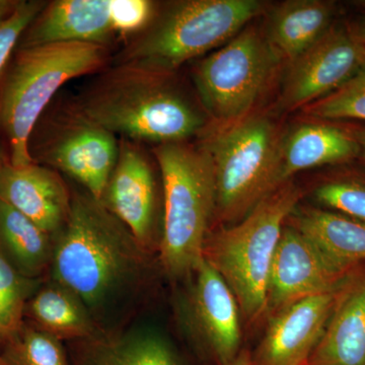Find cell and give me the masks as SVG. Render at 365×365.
Wrapping results in <instances>:
<instances>
[{
    "instance_id": "30",
    "label": "cell",
    "mask_w": 365,
    "mask_h": 365,
    "mask_svg": "<svg viewBox=\"0 0 365 365\" xmlns=\"http://www.w3.org/2000/svg\"><path fill=\"white\" fill-rule=\"evenodd\" d=\"M20 1L21 0H0V24L14 14Z\"/></svg>"
},
{
    "instance_id": "32",
    "label": "cell",
    "mask_w": 365,
    "mask_h": 365,
    "mask_svg": "<svg viewBox=\"0 0 365 365\" xmlns=\"http://www.w3.org/2000/svg\"><path fill=\"white\" fill-rule=\"evenodd\" d=\"M351 135L354 137L356 143L359 145V157L362 163H365V127H359L350 132Z\"/></svg>"
},
{
    "instance_id": "35",
    "label": "cell",
    "mask_w": 365,
    "mask_h": 365,
    "mask_svg": "<svg viewBox=\"0 0 365 365\" xmlns=\"http://www.w3.org/2000/svg\"><path fill=\"white\" fill-rule=\"evenodd\" d=\"M0 365H13L4 356V354H0Z\"/></svg>"
},
{
    "instance_id": "11",
    "label": "cell",
    "mask_w": 365,
    "mask_h": 365,
    "mask_svg": "<svg viewBox=\"0 0 365 365\" xmlns=\"http://www.w3.org/2000/svg\"><path fill=\"white\" fill-rule=\"evenodd\" d=\"M191 277L182 314L197 356L209 365H232L242 350L237 300L222 276L204 260Z\"/></svg>"
},
{
    "instance_id": "5",
    "label": "cell",
    "mask_w": 365,
    "mask_h": 365,
    "mask_svg": "<svg viewBox=\"0 0 365 365\" xmlns=\"http://www.w3.org/2000/svg\"><path fill=\"white\" fill-rule=\"evenodd\" d=\"M265 9L259 0H182L158 7L150 25L124 41L111 64L176 73L237 36Z\"/></svg>"
},
{
    "instance_id": "10",
    "label": "cell",
    "mask_w": 365,
    "mask_h": 365,
    "mask_svg": "<svg viewBox=\"0 0 365 365\" xmlns=\"http://www.w3.org/2000/svg\"><path fill=\"white\" fill-rule=\"evenodd\" d=\"M157 168L144 144L120 138L117 162L100 200L151 255L160 248L163 230Z\"/></svg>"
},
{
    "instance_id": "18",
    "label": "cell",
    "mask_w": 365,
    "mask_h": 365,
    "mask_svg": "<svg viewBox=\"0 0 365 365\" xmlns=\"http://www.w3.org/2000/svg\"><path fill=\"white\" fill-rule=\"evenodd\" d=\"M304 365H365V273L345 287L321 340Z\"/></svg>"
},
{
    "instance_id": "26",
    "label": "cell",
    "mask_w": 365,
    "mask_h": 365,
    "mask_svg": "<svg viewBox=\"0 0 365 365\" xmlns=\"http://www.w3.org/2000/svg\"><path fill=\"white\" fill-rule=\"evenodd\" d=\"M304 109L319 119L365 121V62L339 88Z\"/></svg>"
},
{
    "instance_id": "8",
    "label": "cell",
    "mask_w": 365,
    "mask_h": 365,
    "mask_svg": "<svg viewBox=\"0 0 365 365\" xmlns=\"http://www.w3.org/2000/svg\"><path fill=\"white\" fill-rule=\"evenodd\" d=\"M118 153V137L83 114L71 100L49 106L29 140L33 163L66 175L98 200Z\"/></svg>"
},
{
    "instance_id": "15",
    "label": "cell",
    "mask_w": 365,
    "mask_h": 365,
    "mask_svg": "<svg viewBox=\"0 0 365 365\" xmlns=\"http://www.w3.org/2000/svg\"><path fill=\"white\" fill-rule=\"evenodd\" d=\"M0 199L54 237L68 220L72 191L56 170L9 160L0 170Z\"/></svg>"
},
{
    "instance_id": "33",
    "label": "cell",
    "mask_w": 365,
    "mask_h": 365,
    "mask_svg": "<svg viewBox=\"0 0 365 365\" xmlns=\"http://www.w3.org/2000/svg\"><path fill=\"white\" fill-rule=\"evenodd\" d=\"M232 365H252L251 352L249 350L242 349Z\"/></svg>"
},
{
    "instance_id": "12",
    "label": "cell",
    "mask_w": 365,
    "mask_h": 365,
    "mask_svg": "<svg viewBox=\"0 0 365 365\" xmlns=\"http://www.w3.org/2000/svg\"><path fill=\"white\" fill-rule=\"evenodd\" d=\"M365 62V46L349 26L334 25L289 63L281 93L282 109L294 111L339 88Z\"/></svg>"
},
{
    "instance_id": "9",
    "label": "cell",
    "mask_w": 365,
    "mask_h": 365,
    "mask_svg": "<svg viewBox=\"0 0 365 365\" xmlns=\"http://www.w3.org/2000/svg\"><path fill=\"white\" fill-rule=\"evenodd\" d=\"M280 61L265 34L255 26L242 31L193 69L192 78L204 112L218 127L245 119Z\"/></svg>"
},
{
    "instance_id": "13",
    "label": "cell",
    "mask_w": 365,
    "mask_h": 365,
    "mask_svg": "<svg viewBox=\"0 0 365 365\" xmlns=\"http://www.w3.org/2000/svg\"><path fill=\"white\" fill-rule=\"evenodd\" d=\"M357 270L338 267L299 230L284 225L271 266L266 314L306 297L339 290Z\"/></svg>"
},
{
    "instance_id": "25",
    "label": "cell",
    "mask_w": 365,
    "mask_h": 365,
    "mask_svg": "<svg viewBox=\"0 0 365 365\" xmlns=\"http://www.w3.org/2000/svg\"><path fill=\"white\" fill-rule=\"evenodd\" d=\"M2 354L13 365H71L62 341L26 324Z\"/></svg>"
},
{
    "instance_id": "3",
    "label": "cell",
    "mask_w": 365,
    "mask_h": 365,
    "mask_svg": "<svg viewBox=\"0 0 365 365\" xmlns=\"http://www.w3.org/2000/svg\"><path fill=\"white\" fill-rule=\"evenodd\" d=\"M111 47L93 43H55L14 51L0 81V130L9 163H33L31 134L60 88L72 79L97 74L110 63Z\"/></svg>"
},
{
    "instance_id": "24",
    "label": "cell",
    "mask_w": 365,
    "mask_h": 365,
    "mask_svg": "<svg viewBox=\"0 0 365 365\" xmlns=\"http://www.w3.org/2000/svg\"><path fill=\"white\" fill-rule=\"evenodd\" d=\"M39 281L21 275L0 250V345L4 348L23 330L26 306Z\"/></svg>"
},
{
    "instance_id": "23",
    "label": "cell",
    "mask_w": 365,
    "mask_h": 365,
    "mask_svg": "<svg viewBox=\"0 0 365 365\" xmlns=\"http://www.w3.org/2000/svg\"><path fill=\"white\" fill-rule=\"evenodd\" d=\"M54 237L0 199V250L31 279L49 272Z\"/></svg>"
},
{
    "instance_id": "34",
    "label": "cell",
    "mask_w": 365,
    "mask_h": 365,
    "mask_svg": "<svg viewBox=\"0 0 365 365\" xmlns=\"http://www.w3.org/2000/svg\"><path fill=\"white\" fill-rule=\"evenodd\" d=\"M9 160V155H6L4 145H2V143H0V170L2 169V167H4V165H6Z\"/></svg>"
},
{
    "instance_id": "31",
    "label": "cell",
    "mask_w": 365,
    "mask_h": 365,
    "mask_svg": "<svg viewBox=\"0 0 365 365\" xmlns=\"http://www.w3.org/2000/svg\"><path fill=\"white\" fill-rule=\"evenodd\" d=\"M353 35L357 38L365 46V13L349 26Z\"/></svg>"
},
{
    "instance_id": "4",
    "label": "cell",
    "mask_w": 365,
    "mask_h": 365,
    "mask_svg": "<svg viewBox=\"0 0 365 365\" xmlns=\"http://www.w3.org/2000/svg\"><path fill=\"white\" fill-rule=\"evenodd\" d=\"M163 185L160 262L168 277H191L203 261V247L215 212L212 158L202 143L153 146Z\"/></svg>"
},
{
    "instance_id": "14",
    "label": "cell",
    "mask_w": 365,
    "mask_h": 365,
    "mask_svg": "<svg viewBox=\"0 0 365 365\" xmlns=\"http://www.w3.org/2000/svg\"><path fill=\"white\" fill-rule=\"evenodd\" d=\"M343 287L297 300L270 314L263 338L251 353V364L304 365L325 332Z\"/></svg>"
},
{
    "instance_id": "2",
    "label": "cell",
    "mask_w": 365,
    "mask_h": 365,
    "mask_svg": "<svg viewBox=\"0 0 365 365\" xmlns=\"http://www.w3.org/2000/svg\"><path fill=\"white\" fill-rule=\"evenodd\" d=\"M175 74L110 63L71 101L120 138L153 146L189 141L203 135L207 119L176 85Z\"/></svg>"
},
{
    "instance_id": "16",
    "label": "cell",
    "mask_w": 365,
    "mask_h": 365,
    "mask_svg": "<svg viewBox=\"0 0 365 365\" xmlns=\"http://www.w3.org/2000/svg\"><path fill=\"white\" fill-rule=\"evenodd\" d=\"M116 38L111 0H53L26 29L16 49L71 42L111 47Z\"/></svg>"
},
{
    "instance_id": "27",
    "label": "cell",
    "mask_w": 365,
    "mask_h": 365,
    "mask_svg": "<svg viewBox=\"0 0 365 365\" xmlns=\"http://www.w3.org/2000/svg\"><path fill=\"white\" fill-rule=\"evenodd\" d=\"M314 195L322 205L365 222V180L354 177L331 180L319 185Z\"/></svg>"
},
{
    "instance_id": "1",
    "label": "cell",
    "mask_w": 365,
    "mask_h": 365,
    "mask_svg": "<svg viewBox=\"0 0 365 365\" xmlns=\"http://www.w3.org/2000/svg\"><path fill=\"white\" fill-rule=\"evenodd\" d=\"M151 254L100 200L72 191L68 220L54 237L49 273L85 304L100 330L143 292Z\"/></svg>"
},
{
    "instance_id": "17",
    "label": "cell",
    "mask_w": 365,
    "mask_h": 365,
    "mask_svg": "<svg viewBox=\"0 0 365 365\" xmlns=\"http://www.w3.org/2000/svg\"><path fill=\"white\" fill-rule=\"evenodd\" d=\"M66 349L71 365H189L162 333L138 327L98 330Z\"/></svg>"
},
{
    "instance_id": "6",
    "label": "cell",
    "mask_w": 365,
    "mask_h": 365,
    "mask_svg": "<svg viewBox=\"0 0 365 365\" xmlns=\"http://www.w3.org/2000/svg\"><path fill=\"white\" fill-rule=\"evenodd\" d=\"M300 197L302 190L285 182L241 222L210 230L206 237L203 260L222 276L249 323L266 314L274 254Z\"/></svg>"
},
{
    "instance_id": "20",
    "label": "cell",
    "mask_w": 365,
    "mask_h": 365,
    "mask_svg": "<svg viewBox=\"0 0 365 365\" xmlns=\"http://www.w3.org/2000/svg\"><path fill=\"white\" fill-rule=\"evenodd\" d=\"M359 157V145L348 131L321 123L295 127L283 136L281 145V184L302 170L326 165H340Z\"/></svg>"
},
{
    "instance_id": "22",
    "label": "cell",
    "mask_w": 365,
    "mask_h": 365,
    "mask_svg": "<svg viewBox=\"0 0 365 365\" xmlns=\"http://www.w3.org/2000/svg\"><path fill=\"white\" fill-rule=\"evenodd\" d=\"M26 314L34 327L62 342L86 339L100 330L83 302L53 281L31 297Z\"/></svg>"
},
{
    "instance_id": "7",
    "label": "cell",
    "mask_w": 365,
    "mask_h": 365,
    "mask_svg": "<svg viewBox=\"0 0 365 365\" xmlns=\"http://www.w3.org/2000/svg\"><path fill=\"white\" fill-rule=\"evenodd\" d=\"M283 136L267 117L206 129L201 143L212 158L215 179V218L232 225L280 187Z\"/></svg>"
},
{
    "instance_id": "29",
    "label": "cell",
    "mask_w": 365,
    "mask_h": 365,
    "mask_svg": "<svg viewBox=\"0 0 365 365\" xmlns=\"http://www.w3.org/2000/svg\"><path fill=\"white\" fill-rule=\"evenodd\" d=\"M150 0H111V20L117 38L126 41L144 30L158 11Z\"/></svg>"
},
{
    "instance_id": "21",
    "label": "cell",
    "mask_w": 365,
    "mask_h": 365,
    "mask_svg": "<svg viewBox=\"0 0 365 365\" xmlns=\"http://www.w3.org/2000/svg\"><path fill=\"white\" fill-rule=\"evenodd\" d=\"M337 7L325 0H289L271 14L265 36L281 60L292 63L334 25Z\"/></svg>"
},
{
    "instance_id": "19",
    "label": "cell",
    "mask_w": 365,
    "mask_h": 365,
    "mask_svg": "<svg viewBox=\"0 0 365 365\" xmlns=\"http://www.w3.org/2000/svg\"><path fill=\"white\" fill-rule=\"evenodd\" d=\"M287 222L338 267L354 271L364 263V222L336 211L297 206Z\"/></svg>"
},
{
    "instance_id": "28",
    "label": "cell",
    "mask_w": 365,
    "mask_h": 365,
    "mask_svg": "<svg viewBox=\"0 0 365 365\" xmlns=\"http://www.w3.org/2000/svg\"><path fill=\"white\" fill-rule=\"evenodd\" d=\"M46 2L21 0L14 14L0 24V78L11 61L26 29L42 11Z\"/></svg>"
}]
</instances>
